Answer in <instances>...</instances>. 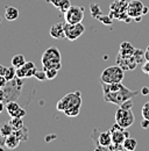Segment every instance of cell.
<instances>
[{
  "instance_id": "3",
  "label": "cell",
  "mask_w": 149,
  "mask_h": 151,
  "mask_svg": "<svg viewBox=\"0 0 149 151\" xmlns=\"http://www.w3.org/2000/svg\"><path fill=\"white\" fill-rule=\"evenodd\" d=\"M124 77H125V70L116 64V65L106 68L99 77V81L106 83V84L121 83L124 80Z\"/></svg>"
},
{
  "instance_id": "12",
  "label": "cell",
  "mask_w": 149,
  "mask_h": 151,
  "mask_svg": "<svg viewBox=\"0 0 149 151\" xmlns=\"http://www.w3.org/2000/svg\"><path fill=\"white\" fill-rule=\"evenodd\" d=\"M116 64L121 66L124 70H134L136 65H139L134 59L133 55H120V54L116 55Z\"/></svg>"
},
{
  "instance_id": "8",
  "label": "cell",
  "mask_w": 149,
  "mask_h": 151,
  "mask_svg": "<svg viewBox=\"0 0 149 151\" xmlns=\"http://www.w3.org/2000/svg\"><path fill=\"white\" fill-rule=\"evenodd\" d=\"M85 32V27L82 22L79 23H68L64 22V35L68 41H76Z\"/></svg>"
},
{
  "instance_id": "30",
  "label": "cell",
  "mask_w": 149,
  "mask_h": 151,
  "mask_svg": "<svg viewBox=\"0 0 149 151\" xmlns=\"http://www.w3.org/2000/svg\"><path fill=\"white\" fill-rule=\"evenodd\" d=\"M142 117L149 120V101H147L142 107Z\"/></svg>"
},
{
  "instance_id": "41",
  "label": "cell",
  "mask_w": 149,
  "mask_h": 151,
  "mask_svg": "<svg viewBox=\"0 0 149 151\" xmlns=\"http://www.w3.org/2000/svg\"><path fill=\"white\" fill-rule=\"evenodd\" d=\"M4 109H5V105H4V102H2V101H0V113H1Z\"/></svg>"
},
{
  "instance_id": "37",
  "label": "cell",
  "mask_w": 149,
  "mask_h": 151,
  "mask_svg": "<svg viewBox=\"0 0 149 151\" xmlns=\"http://www.w3.org/2000/svg\"><path fill=\"white\" fill-rule=\"evenodd\" d=\"M141 128H143V129H148L149 128V120L143 119V120L141 121Z\"/></svg>"
},
{
  "instance_id": "19",
  "label": "cell",
  "mask_w": 149,
  "mask_h": 151,
  "mask_svg": "<svg viewBox=\"0 0 149 151\" xmlns=\"http://www.w3.org/2000/svg\"><path fill=\"white\" fill-rule=\"evenodd\" d=\"M13 128L9 124V122H2L0 124V138H6L11 134H13Z\"/></svg>"
},
{
  "instance_id": "23",
  "label": "cell",
  "mask_w": 149,
  "mask_h": 151,
  "mask_svg": "<svg viewBox=\"0 0 149 151\" xmlns=\"http://www.w3.org/2000/svg\"><path fill=\"white\" fill-rule=\"evenodd\" d=\"M26 63V58L23 55H15V56L12 58V65L14 68H21L23 64Z\"/></svg>"
},
{
  "instance_id": "15",
  "label": "cell",
  "mask_w": 149,
  "mask_h": 151,
  "mask_svg": "<svg viewBox=\"0 0 149 151\" xmlns=\"http://www.w3.org/2000/svg\"><path fill=\"white\" fill-rule=\"evenodd\" d=\"M72 95H74V92H72V93H68L67 95H64L61 100H58V102H57V105H56V108H57L58 112H64V111L67 109L69 102L71 101Z\"/></svg>"
},
{
  "instance_id": "32",
  "label": "cell",
  "mask_w": 149,
  "mask_h": 151,
  "mask_svg": "<svg viewBox=\"0 0 149 151\" xmlns=\"http://www.w3.org/2000/svg\"><path fill=\"white\" fill-rule=\"evenodd\" d=\"M119 107H121V108H124V109H132V107H133V101H132V99L126 100V101L122 102Z\"/></svg>"
},
{
  "instance_id": "35",
  "label": "cell",
  "mask_w": 149,
  "mask_h": 151,
  "mask_svg": "<svg viewBox=\"0 0 149 151\" xmlns=\"http://www.w3.org/2000/svg\"><path fill=\"white\" fill-rule=\"evenodd\" d=\"M7 83H8V80L5 78V76L0 75V87H5V86H7Z\"/></svg>"
},
{
  "instance_id": "9",
  "label": "cell",
  "mask_w": 149,
  "mask_h": 151,
  "mask_svg": "<svg viewBox=\"0 0 149 151\" xmlns=\"http://www.w3.org/2000/svg\"><path fill=\"white\" fill-rule=\"evenodd\" d=\"M84 7L83 6H70V8L64 13V20L68 23H79L84 19Z\"/></svg>"
},
{
  "instance_id": "7",
  "label": "cell",
  "mask_w": 149,
  "mask_h": 151,
  "mask_svg": "<svg viewBox=\"0 0 149 151\" xmlns=\"http://www.w3.org/2000/svg\"><path fill=\"white\" fill-rule=\"evenodd\" d=\"M135 121V116L132 109H124V108H119L115 113V123H118L120 127L127 129L134 123Z\"/></svg>"
},
{
  "instance_id": "42",
  "label": "cell",
  "mask_w": 149,
  "mask_h": 151,
  "mask_svg": "<svg viewBox=\"0 0 149 151\" xmlns=\"http://www.w3.org/2000/svg\"><path fill=\"white\" fill-rule=\"evenodd\" d=\"M0 20H1V19H0Z\"/></svg>"
},
{
  "instance_id": "20",
  "label": "cell",
  "mask_w": 149,
  "mask_h": 151,
  "mask_svg": "<svg viewBox=\"0 0 149 151\" xmlns=\"http://www.w3.org/2000/svg\"><path fill=\"white\" fill-rule=\"evenodd\" d=\"M122 147H124V150L134 151L136 149V147H137V142H136V139H134V138H132V137H127V138L124 141Z\"/></svg>"
},
{
  "instance_id": "31",
  "label": "cell",
  "mask_w": 149,
  "mask_h": 151,
  "mask_svg": "<svg viewBox=\"0 0 149 151\" xmlns=\"http://www.w3.org/2000/svg\"><path fill=\"white\" fill-rule=\"evenodd\" d=\"M34 77L36 78L37 80H40V81H43V80H46V79H47V76H46V71H44V70H41V71H38V70H37Z\"/></svg>"
},
{
  "instance_id": "1",
  "label": "cell",
  "mask_w": 149,
  "mask_h": 151,
  "mask_svg": "<svg viewBox=\"0 0 149 151\" xmlns=\"http://www.w3.org/2000/svg\"><path fill=\"white\" fill-rule=\"evenodd\" d=\"M135 95H137V91H132L129 88H127L126 86H122L118 91L108 92V93H103V98L108 104H113V105L120 106L122 102H125L128 99L134 98Z\"/></svg>"
},
{
  "instance_id": "10",
  "label": "cell",
  "mask_w": 149,
  "mask_h": 151,
  "mask_svg": "<svg viewBox=\"0 0 149 151\" xmlns=\"http://www.w3.org/2000/svg\"><path fill=\"white\" fill-rule=\"evenodd\" d=\"M80 107H82V94L79 91H76L74 92V95L71 98V101L69 102L67 109L63 112L67 116L69 117H74L79 114L80 111Z\"/></svg>"
},
{
  "instance_id": "33",
  "label": "cell",
  "mask_w": 149,
  "mask_h": 151,
  "mask_svg": "<svg viewBox=\"0 0 149 151\" xmlns=\"http://www.w3.org/2000/svg\"><path fill=\"white\" fill-rule=\"evenodd\" d=\"M48 2L53 4L56 8H59V7L62 6V4L64 2V0H48Z\"/></svg>"
},
{
  "instance_id": "14",
  "label": "cell",
  "mask_w": 149,
  "mask_h": 151,
  "mask_svg": "<svg viewBox=\"0 0 149 151\" xmlns=\"http://www.w3.org/2000/svg\"><path fill=\"white\" fill-rule=\"evenodd\" d=\"M20 142L21 141L19 139V137L13 132V134H11L9 136L6 137V139H5V147L7 149H9V150H13V149H17L18 148Z\"/></svg>"
},
{
  "instance_id": "4",
  "label": "cell",
  "mask_w": 149,
  "mask_h": 151,
  "mask_svg": "<svg viewBox=\"0 0 149 151\" xmlns=\"http://www.w3.org/2000/svg\"><path fill=\"white\" fill-rule=\"evenodd\" d=\"M127 6L128 1L127 0H116L110 6V17L112 19H118L125 22H129L130 18L127 14Z\"/></svg>"
},
{
  "instance_id": "16",
  "label": "cell",
  "mask_w": 149,
  "mask_h": 151,
  "mask_svg": "<svg viewBox=\"0 0 149 151\" xmlns=\"http://www.w3.org/2000/svg\"><path fill=\"white\" fill-rule=\"evenodd\" d=\"M26 73V78H30V77H34L35 73H36L37 69L35 66V64L33 62H26L22 66H21Z\"/></svg>"
},
{
  "instance_id": "21",
  "label": "cell",
  "mask_w": 149,
  "mask_h": 151,
  "mask_svg": "<svg viewBox=\"0 0 149 151\" xmlns=\"http://www.w3.org/2000/svg\"><path fill=\"white\" fill-rule=\"evenodd\" d=\"M8 122H9V124L12 126V128H13L14 132H15V130H20V129H22V128L25 127L22 117H11V120H9Z\"/></svg>"
},
{
  "instance_id": "11",
  "label": "cell",
  "mask_w": 149,
  "mask_h": 151,
  "mask_svg": "<svg viewBox=\"0 0 149 151\" xmlns=\"http://www.w3.org/2000/svg\"><path fill=\"white\" fill-rule=\"evenodd\" d=\"M111 130V136H112V143H116V144H122L124 141L129 137V132L122 127H120L118 123L113 124Z\"/></svg>"
},
{
  "instance_id": "26",
  "label": "cell",
  "mask_w": 149,
  "mask_h": 151,
  "mask_svg": "<svg viewBox=\"0 0 149 151\" xmlns=\"http://www.w3.org/2000/svg\"><path fill=\"white\" fill-rule=\"evenodd\" d=\"M14 134L18 136L19 139H20L21 142H23V141H27V139H28V129H27L26 127H23V128H22V129H20V130H15Z\"/></svg>"
},
{
  "instance_id": "24",
  "label": "cell",
  "mask_w": 149,
  "mask_h": 151,
  "mask_svg": "<svg viewBox=\"0 0 149 151\" xmlns=\"http://www.w3.org/2000/svg\"><path fill=\"white\" fill-rule=\"evenodd\" d=\"M134 59L136 60L137 64H143L145 60H146V57H145V51H142L141 49H135L134 54H133Z\"/></svg>"
},
{
  "instance_id": "17",
  "label": "cell",
  "mask_w": 149,
  "mask_h": 151,
  "mask_svg": "<svg viewBox=\"0 0 149 151\" xmlns=\"http://www.w3.org/2000/svg\"><path fill=\"white\" fill-rule=\"evenodd\" d=\"M5 18L8 21H15L19 18V9L13 7V6H8L5 9Z\"/></svg>"
},
{
  "instance_id": "13",
  "label": "cell",
  "mask_w": 149,
  "mask_h": 151,
  "mask_svg": "<svg viewBox=\"0 0 149 151\" xmlns=\"http://www.w3.org/2000/svg\"><path fill=\"white\" fill-rule=\"evenodd\" d=\"M50 36L56 40H61V38H65L64 35V23L58 22L51 26L50 28Z\"/></svg>"
},
{
  "instance_id": "38",
  "label": "cell",
  "mask_w": 149,
  "mask_h": 151,
  "mask_svg": "<svg viewBox=\"0 0 149 151\" xmlns=\"http://www.w3.org/2000/svg\"><path fill=\"white\" fill-rule=\"evenodd\" d=\"M5 72H6V66H4L2 64H0V75L4 76Z\"/></svg>"
},
{
  "instance_id": "39",
  "label": "cell",
  "mask_w": 149,
  "mask_h": 151,
  "mask_svg": "<svg viewBox=\"0 0 149 151\" xmlns=\"http://www.w3.org/2000/svg\"><path fill=\"white\" fill-rule=\"evenodd\" d=\"M141 93H142L143 95L149 94V88H148V87H143V88L141 90Z\"/></svg>"
},
{
  "instance_id": "6",
  "label": "cell",
  "mask_w": 149,
  "mask_h": 151,
  "mask_svg": "<svg viewBox=\"0 0 149 151\" xmlns=\"http://www.w3.org/2000/svg\"><path fill=\"white\" fill-rule=\"evenodd\" d=\"M148 13V7H146L142 1L140 0H132L128 2L127 6V14L130 19L136 20L137 22H140L142 17L146 15Z\"/></svg>"
},
{
  "instance_id": "40",
  "label": "cell",
  "mask_w": 149,
  "mask_h": 151,
  "mask_svg": "<svg viewBox=\"0 0 149 151\" xmlns=\"http://www.w3.org/2000/svg\"><path fill=\"white\" fill-rule=\"evenodd\" d=\"M145 57H146V60H149V45L147 47V49L145 51Z\"/></svg>"
},
{
  "instance_id": "29",
  "label": "cell",
  "mask_w": 149,
  "mask_h": 151,
  "mask_svg": "<svg viewBox=\"0 0 149 151\" xmlns=\"http://www.w3.org/2000/svg\"><path fill=\"white\" fill-rule=\"evenodd\" d=\"M26 114H27L26 113V111H25L23 108H21V107H20L18 111H15L14 113L11 115V117H22V119H23V117L26 116Z\"/></svg>"
},
{
  "instance_id": "25",
  "label": "cell",
  "mask_w": 149,
  "mask_h": 151,
  "mask_svg": "<svg viewBox=\"0 0 149 151\" xmlns=\"http://www.w3.org/2000/svg\"><path fill=\"white\" fill-rule=\"evenodd\" d=\"M19 108H20V105H19L17 101H12L11 100V101H8L6 104V111H7V113L9 114V116L14 113L15 111H18Z\"/></svg>"
},
{
  "instance_id": "34",
  "label": "cell",
  "mask_w": 149,
  "mask_h": 151,
  "mask_svg": "<svg viewBox=\"0 0 149 151\" xmlns=\"http://www.w3.org/2000/svg\"><path fill=\"white\" fill-rule=\"evenodd\" d=\"M0 101L6 102V91L4 87H0Z\"/></svg>"
},
{
  "instance_id": "28",
  "label": "cell",
  "mask_w": 149,
  "mask_h": 151,
  "mask_svg": "<svg viewBox=\"0 0 149 151\" xmlns=\"http://www.w3.org/2000/svg\"><path fill=\"white\" fill-rule=\"evenodd\" d=\"M91 11H92V15L94 18H98L99 15H101V11H100V8H99V6L97 5V4H92L91 5Z\"/></svg>"
},
{
  "instance_id": "18",
  "label": "cell",
  "mask_w": 149,
  "mask_h": 151,
  "mask_svg": "<svg viewBox=\"0 0 149 151\" xmlns=\"http://www.w3.org/2000/svg\"><path fill=\"white\" fill-rule=\"evenodd\" d=\"M136 48H134L129 42H122L120 44V49H119V54L120 55H133Z\"/></svg>"
},
{
  "instance_id": "2",
  "label": "cell",
  "mask_w": 149,
  "mask_h": 151,
  "mask_svg": "<svg viewBox=\"0 0 149 151\" xmlns=\"http://www.w3.org/2000/svg\"><path fill=\"white\" fill-rule=\"evenodd\" d=\"M61 52L56 47L48 48L43 55H42V66L43 70L47 69H56L59 71L62 68V60H61Z\"/></svg>"
},
{
  "instance_id": "5",
  "label": "cell",
  "mask_w": 149,
  "mask_h": 151,
  "mask_svg": "<svg viewBox=\"0 0 149 151\" xmlns=\"http://www.w3.org/2000/svg\"><path fill=\"white\" fill-rule=\"evenodd\" d=\"M90 137L95 144V150H108V145L112 143L111 130L100 132L98 129H93Z\"/></svg>"
},
{
  "instance_id": "22",
  "label": "cell",
  "mask_w": 149,
  "mask_h": 151,
  "mask_svg": "<svg viewBox=\"0 0 149 151\" xmlns=\"http://www.w3.org/2000/svg\"><path fill=\"white\" fill-rule=\"evenodd\" d=\"M5 78L8 80V81H12L13 79L17 78V68H14L13 65L9 66V68H6V72H5Z\"/></svg>"
},
{
  "instance_id": "27",
  "label": "cell",
  "mask_w": 149,
  "mask_h": 151,
  "mask_svg": "<svg viewBox=\"0 0 149 151\" xmlns=\"http://www.w3.org/2000/svg\"><path fill=\"white\" fill-rule=\"evenodd\" d=\"M44 71H46L47 79H49V80L55 79L56 77H57V73H58V70H56V69H47V70H44Z\"/></svg>"
},
{
  "instance_id": "36",
  "label": "cell",
  "mask_w": 149,
  "mask_h": 151,
  "mask_svg": "<svg viewBox=\"0 0 149 151\" xmlns=\"http://www.w3.org/2000/svg\"><path fill=\"white\" fill-rule=\"evenodd\" d=\"M142 71H143L145 73L149 75V60H146V63L142 64Z\"/></svg>"
}]
</instances>
